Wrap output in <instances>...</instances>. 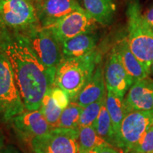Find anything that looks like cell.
Wrapping results in <instances>:
<instances>
[{
	"instance_id": "20",
	"label": "cell",
	"mask_w": 153,
	"mask_h": 153,
	"mask_svg": "<svg viewBox=\"0 0 153 153\" xmlns=\"http://www.w3.org/2000/svg\"><path fill=\"white\" fill-rule=\"evenodd\" d=\"M78 144L79 153H85L98 147L111 145L99 136L93 126H86L79 128Z\"/></svg>"
},
{
	"instance_id": "19",
	"label": "cell",
	"mask_w": 153,
	"mask_h": 153,
	"mask_svg": "<svg viewBox=\"0 0 153 153\" xmlns=\"http://www.w3.org/2000/svg\"><path fill=\"white\" fill-rule=\"evenodd\" d=\"M97 134L111 145H116V137L110 115L107 110L106 102L101 107L98 117L93 124Z\"/></svg>"
},
{
	"instance_id": "2",
	"label": "cell",
	"mask_w": 153,
	"mask_h": 153,
	"mask_svg": "<svg viewBox=\"0 0 153 153\" xmlns=\"http://www.w3.org/2000/svg\"><path fill=\"white\" fill-rule=\"evenodd\" d=\"M101 59L97 50L83 57L62 58L56 69L54 85L65 91L72 100L92 76Z\"/></svg>"
},
{
	"instance_id": "17",
	"label": "cell",
	"mask_w": 153,
	"mask_h": 153,
	"mask_svg": "<svg viewBox=\"0 0 153 153\" xmlns=\"http://www.w3.org/2000/svg\"><path fill=\"white\" fill-rule=\"evenodd\" d=\"M83 8L97 24L108 26L116 11L114 0H82Z\"/></svg>"
},
{
	"instance_id": "22",
	"label": "cell",
	"mask_w": 153,
	"mask_h": 153,
	"mask_svg": "<svg viewBox=\"0 0 153 153\" xmlns=\"http://www.w3.org/2000/svg\"><path fill=\"white\" fill-rule=\"evenodd\" d=\"M39 110L50 125L53 128L56 127L57 124L58 123L59 120H60L62 109L57 106L56 103L55 102L54 99H53L51 92H50V90L45 94V95L42 99Z\"/></svg>"
},
{
	"instance_id": "21",
	"label": "cell",
	"mask_w": 153,
	"mask_h": 153,
	"mask_svg": "<svg viewBox=\"0 0 153 153\" xmlns=\"http://www.w3.org/2000/svg\"><path fill=\"white\" fill-rule=\"evenodd\" d=\"M82 110L83 107L74 101H70L68 106L62 110L60 120L55 128H79L78 123Z\"/></svg>"
},
{
	"instance_id": "16",
	"label": "cell",
	"mask_w": 153,
	"mask_h": 153,
	"mask_svg": "<svg viewBox=\"0 0 153 153\" xmlns=\"http://www.w3.org/2000/svg\"><path fill=\"white\" fill-rule=\"evenodd\" d=\"M114 48L117 53L120 62L134 82L148 77L150 73L144 65L132 53L127 38L118 40Z\"/></svg>"
},
{
	"instance_id": "3",
	"label": "cell",
	"mask_w": 153,
	"mask_h": 153,
	"mask_svg": "<svg viewBox=\"0 0 153 153\" xmlns=\"http://www.w3.org/2000/svg\"><path fill=\"white\" fill-rule=\"evenodd\" d=\"M128 42L135 55L150 73L153 62V30L141 12L139 0H129L126 9Z\"/></svg>"
},
{
	"instance_id": "32",
	"label": "cell",
	"mask_w": 153,
	"mask_h": 153,
	"mask_svg": "<svg viewBox=\"0 0 153 153\" xmlns=\"http://www.w3.org/2000/svg\"><path fill=\"white\" fill-rule=\"evenodd\" d=\"M41 1V0H36V1ZM36 1H35V2H36Z\"/></svg>"
},
{
	"instance_id": "5",
	"label": "cell",
	"mask_w": 153,
	"mask_h": 153,
	"mask_svg": "<svg viewBox=\"0 0 153 153\" xmlns=\"http://www.w3.org/2000/svg\"><path fill=\"white\" fill-rule=\"evenodd\" d=\"M39 24L33 2L28 0H0V27L23 33Z\"/></svg>"
},
{
	"instance_id": "30",
	"label": "cell",
	"mask_w": 153,
	"mask_h": 153,
	"mask_svg": "<svg viewBox=\"0 0 153 153\" xmlns=\"http://www.w3.org/2000/svg\"><path fill=\"white\" fill-rule=\"evenodd\" d=\"M150 74L153 75V62H152V64H151L150 68Z\"/></svg>"
},
{
	"instance_id": "1",
	"label": "cell",
	"mask_w": 153,
	"mask_h": 153,
	"mask_svg": "<svg viewBox=\"0 0 153 153\" xmlns=\"http://www.w3.org/2000/svg\"><path fill=\"white\" fill-rule=\"evenodd\" d=\"M0 47L11 63L26 109L38 110L44 96L54 85L55 78L23 34L0 27Z\"/></svg>"
},
{
	"instance_id": "27",
	"label": "cell",
	"mask_w": 153,
	"mask_h": 153,
	"mask_svg": "<svg viewBox=\"0 0 153 153\" xmlns=\"http://www.w3.org/2000/svg\"><path fill=\"white\" fill-rule=\"evenodd\" d=\"M143 14L145 21H146L149 26H150V27L153 30V5L148 11H145L144 14Z\"/></svg>"
},
{
	"instance_id": "24",
	"label": "cell",
	"mask_w": 153,
	"mask_h": 153,
	"mask_svg": "<svg viewBox=\"0 0 153 153\" xmlns=\"http://www.w3.org/2000/svg\"><path fill=\"white\" fill-rule=\"evenodd\" d=\"M130 153H153V126L143 135Z\"/></svg>"
},
{
	"instance_id": "11",
	"label": "cell",
	"mask_w": 153,
	"mask_h": 153,
	"mask_svg": "<svg viewBox=\"0 0 153 153\" xmlns=\"http://www.w3.org/2000/svg\"><path fill=\"white\" fill-rule=\"evenodd\" d=\"M104 74L106 90L124 98L134 81L124 68L114 48L106 60Z\"/></svg>"
},
{
	"instance_id": "10",
	"label": "cell",
	"mask_w": 153,
	"mask_h": 153,
	"mask_svg": "<svg viewBox=\"0 0 153 153\" xmlns=\"http://www.w3.org/2000/svg\"><path fill=\"white\" fill-rule=\"evenodd\" d=\"M33 4L38 22L43 28L52 26L72 11L84 9L77 0H41Z\"/></svg>"
},
{
	"instance_id": "4",
	"label": "cell",
	"mask_w": 153,
	"mask_h": 153,
	"mask_svg": "<svg viewBox=\"0 0 153 153\" xmlns=\"http://www.w3.org/2000/svg\"><path fill=\"white\" fill-rule=\"evenodd\" d=\"M26 110L11 63L0 47V123L11 121Z\"/></svg>"
},
{
	"instance_id": "28",
	"label": "cell",
	"mask_w": 153,
	"mask_h": 153,
	"mask_svg": "<svg viewBox=\"0 0 153 153\" xmlns=\"http://www.w3.org/2000/svg\"><path fill=\"white\" fill-rule=\"evenodd\" d=\"M1 153H22L20 150H18L16 147L13 145H7L4 146Z\"/></svg>"
},
{
	"instance_id": "29",
	"label": "cell",
	"mask_w": 153,
	"mask_h": 153,
	"mask_svg": "<svg viewBox=\"0 0 153 153\" xmlns=\"http://www.w3.org/2000/svg\"><path fill=\"white\" fill-rule=\"evenodd\" d=\"M4 148V137L2 133L0 131V153L1 152Z\"/></svg>"
},
{
	"instance_id": "8",
	"label": "cell",
	"mask_w": 153,
	"mask_h": 153,
	"mask_svg": "<svg viewBox=\"0 0 153 153\" xmlns=\"http://www.w3.org/2000/svg\"><path fill=\"white\" fill-rule=\"evenodd\" d=\"M153 126V109L128 113L122 121L116 147L130 152Z\"/></svg>"
},
{
	"instance_id": "14",
	"label": "cell",
	"mask_w": 153,
	"mask_h": 153,
	"mask_svg": "<svg viewBox=\"0 0 153 153\" xmlns=\"http://www.w3.org/2000/svg\"><path fill=\"white\" fill-rule=\"evenodd\" d=\"M106 95V87L104 79V68L101 61L97 65L94 72L81 91L70 101H74L80 106L87 105L102 99Z\"/></svg>"
},
{
	"instance_id": "31",
	"label": "cell",
	"mask_w": 153,
	"mask_h": 153,
	"mask_svg": "<svg viewBox=\"0 0 153 153\" xmlns=\"http://www.w3.org/2000/svg\"><path fill=\"white\" fill-rule=\"evenodd\" d=\"M28 1H31V2L34 3V2H35V1H36V0H28Z\"/></svg>"
},
{
	"instance_id": "12",
	"label": "cell",
	"mask_w": 153,
	"mask_h": 153,
	"mask_svg": "<svg viewBox=\"0 0 153 153\" xmlns=\"http://www.w3.org/2000/svg\"><path fill=\"white\" fill-rule=\"evenodd\" d=\"M11 121L17 132L30 140L45 135L53 128L39 109L26 110L14 117Z\"/></svg>"
},
{
	"instance_id": "7",
	"label": "cell",
	"mask_w": 153,
	"mask_h": 153,
	"mask_svg": "<svg viewBox=\"0 0 153 153\" xmlns=\"http://www.w3.org/2000/svg\"><path fill=\"white\" fill-rule=\"evenodd\" d=\"M79 128H53L45 135L34 137L30 145L35 153H79Z\"/></svg>"
},
{
	"instance_id": "25",
	"label": "cell",
	"mask_w": 153,
	"mask_h": 153,
	"mask_svg": "<svg viewBox=\"0 0 153 153\" xmlns=\"http://www.w3.org/2000/svg\"><path fill=\"white\" fill-rule=\"evenodd\" d=\"M50 92L56 104L62 109H65L70 102V99L64 90L56 85H53L50 89Z\"/></svg>"
},
{
	"instance_id": "13",
	"label": "cell",
	"mask_w": 153,
	"mask_h": 153,
	"mask_svg": "<svg viewBox=\"0 0 153 153\" xmlns=\"http://www.w3.org/2000/svg\"><path fill=\"white\" fill-rule=\"evenodd\" d=\"M124 104L127 114L153 109V79L148 76L134 82L124 98Z\"/></svg>"
},
{
	"instance_id": "15",
	"label": "cell",
	"mask_w": 153,
	"mask_h": 153,
	"mask_svg": "<svg viewBox=\"0 0 153 153\" xmlns=\"http://www.w3.org/2000/svg\"><path fill=\"white\" fill-rule=\"evenodd\" d=\"M98 36L95 31L79 34L61 43L63 58L87 55L96 50Z\"/></svg>"
},
{
	"instance_id": "26",
	"label": "cell",
	"mask_w": 153,
	"mask_h": 153,
	"mask_svg": "<svg viewBox=\"0 0 153 153\" xmlns=\"http://www.w3.org/2000/svg\"><path fill=\"white\" fill-rule=\"evenodd\" d=\"M85 153H124L123 150L119 148H115L113 145H105L87 151Z\"/></svg>"
},
{
	"instance_id": "9",
	"label": "cell",
	"mask_w": 153,
	"mask_h": 153,
	"mask_svg": "<svg viewBox=\"0 0 153 153\" xmlns=\"http://www.w3.org/2000/svg\"><path fill=\"white\" fill-rule=\"evenodd\" d=\"M97 23L85 9L70 13L47 28L61 43L79 34L95 31Z\"/></svg>"
},
{
	"instance_id": "23",
	"label": "cell",
	"mask_w": 153,
	"mask_h": 153,
	"mask_svg": "<svg viewBox=\"0 0 153 153\" xmlns=\"http://www.w3.org/2000/svg\"><path fill=\"white\" fill-rule=\"evenodd\" d=\"M106 100V95L102 99L91 103L84 107L78 123V128L86 127V126H92L96 119L98 117L101 107Z\"/></svg>"
},
{
	"instance_id": "6",
	"label": "cell",
	"mask_w": 153,
	"mask_h": 153,
	"mask_svg": "<svg viewBox=\"0 0 153 153\" xmlns=\"http://www.w3.org/2000/svg\"><path fill=\"white\" fill-rule=\"evenodd\" d=\"M41 62L55 78L56 69L63 58L61 45L48 28L41 25L22 33Z\"/></svg>"
},
{
	"instance_id": "18",
	"label": "cell",
	"mask_w": 153,
	"mask_h": 153,
	"mask_svg": "<svg viewBox=\"0 0 153 153\" xmlns=\"http://www.w3.org/2000/svg\"><path fill=\"white\" fill-rule=\"evenodd\" d=\"M106 106L113 123L116 146V141L119 135L122 121L127 114L124 104V98L119 97L111 91L106 90Z\"/></svg>"
}]
</instances>
